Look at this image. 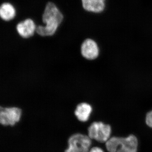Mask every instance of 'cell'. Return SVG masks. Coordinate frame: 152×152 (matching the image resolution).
I'll return each instance as SVG.
<instances>
[{
    "instance_id": "obj_1",
    "label": "cell",
    "mask_w": 152,
    "mask_h": 152,
    "mask_svg": "<svg viewBox=\"0 0 152 152\" xmlns=\"http://www.w3.org/2000/svg\"><path fill=\"white\" fill-rule=\"evenodd\" d=\"M64 15L54 3L49 2L42 16V24L37 26L36 34L42 37L54 35L62 23Z\"/></svg>"
},
{
    "instance_id": "obj_2",
    "label": "cell",
    "mask_w": 152,
    "mask_h": 152,
    "mask_svg": "<svg viewBox=\"0 0 152 152\" xmlns=\"http://www.w3.org/2000/svg\"><path fill=\"white\" fill-rule=\"evenodd\" d=\"M91 144V139L88 135L76 133L69 137L64 152H89Z\"/></svg>"
},
{
    "instance_id": "obj_3",
    "label": "cell",
    "mask_w": 152,
    "mask_h": 152,
    "mask_svg": "<svg viewBox=\"0 0 152 152\" xmlns=\"http://www.w3.org/2000/svg\"><path fill=\"white\" fill-rule=\"evenodd\" d=\"M88 136L100 142H106L110 138L111 127L102 122H94L88 128Z\"/></svg>"
},
{
    "instance_id": "obj_4",
    "label": "cell",
    "mask_w": 152,
    "mask_h": 152,
    "mask_svg": "<svg viewBox=\"0 0 152 152\" xmlns=\"http://www.w3.org/2000/svg\"><path fill=\"white\" fill-rule=\"evenodd\" d=\"M22 109L16 107H0V124L4 126H13L22 118Z\"/></svg>"
},
{
    "instance_id": "obj_5",
    "label": "cell",
    "mask_w": 152,
    "mask_h": 152,
    "mask_svg": "<svg viewBox=\"0 0 152 152\" xmlns=\"http://www.w3.org/2000/svg\"><path fill=\"white\" fill-rule=\"evenodd\" d=\"M80 53L86 60L95 61L100 56V48L96 41L91 38H87L81 45Z\"/></svg>"
},
{
    "instance_id": "obj_6",
    "label": "cell",
    "mask_w": 152,
    "mask_h": 152,
    "mask_svg": "<svg viewBox=\"0 0 152 152\" xmlns=\"http://www.w3.org/2000/svg\"><path fill=\"white\" fill-rule=\"evenodd\" d=\"M37 25L31 18H27L18 23L15 29L18 35L24 39L32 37L36 34Z\"/></svg>"
},
{
    "instance_id": "obj_7",
    "label": "cell",
    "mask_w": 152,
    "mask_h": 152,
    "mask_svg": "<svg viewBox=\"0 0 152 152\" xmlns=\"http://www.w3.org/2000/svg\"><path fill=\"white\" fill-rule=\"evenodd\" d=\"M93 111V106L86 102H83L76 106L74 111L75 117L81 122H86L90 119Z\"/></svg>"
},
{
    "instance_id": "obj_8",
    "label": "cell",
    "mask_w": 152,
    "mask_h": 152,
    "mask_svg": "<svg viewBox=\"0 0 152 152\" xmlns=\"http://www.w3.org/2000/svg\"><path fill=\"white\" fill-rule=\"evenodd\" d=\"M138 146L137 139L134 135L121 137L117 152H137Z\"/></svg>"
},
{
    "instance_id": "obj_9",
    "label": "cell",
    "mask_w": 152,
    "mask_h": 152,
    "mask_svg": "<svg viewBox=\"0 0 152 152\" xmlns=\"http://www.w3.org/2000/svg\"><path fill=\"white\" fill-rule=\"evenodd\" d=\"M85 10L94 13H100L106 7V0H81Z\"/></svg>"
},
{
    "instance_id": "obj_10",
    "label": "cell",
    "mask_w": 152,
    "mask_h": 152,
    "mask_svg": "<svg viewBox=\"0 0 152 152\" xmlns=\"http://www.w3.org/2000/svg\"><path fill=\"white\" fill-rule=\"evenodd\" d=\"M16 15V10L11 3H3L0 7V17L2 20L8 22L12 20Z\"/></svg>"
},
{
    "instance_id": "obj_11",
    "label": "cell",
    "mask_w": 152,
    "mask_h": 152,
    "mask_svg": "<svg viewBox=\"0 0 152 152\" xmlns=\"http://www.w3.org/2000/svg\"><path fill=\"white\" fill-rule=\"evenodd\" d=\"M121 137H113L110 138L106 142V147L109 152H117Z\"/></svg>"
},
{
    "instance_id": "obj_12",
    "label": "cell",
    "mask_w": 152,
    "mask_h": 152,
    "mask_svg": "<svg viewBox=\"0 0 152 152\" xmlns=\"http://www.w3.org/2000/svg\"><path fill=\"white\" fill-rule=\"evenodd\" d=\"M145 121L147 125L150 127L152 128V110L147 113Z\"/></svg>"
},
{
    "instance_id": "obj_13",
    "label": "cell",
    "mask_w": 152,
    "mask_h": 152,
    "mask_svg": "<svg viewBox=\"0 0 152 152\" xmlns=\"http://www.w3.org/2000/svg\"><path fill=\"white\" fill-rule=\"evenodd\" d=\"M89 152H104L103 150L97 147L91 148Z\"/></svg>"
}]
</instances>
